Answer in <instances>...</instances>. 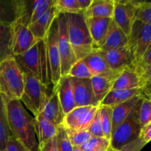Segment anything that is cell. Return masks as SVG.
I'll list each match as a JSON object with an SVG mask.
<instances>
[{"label": "cell", "mask_w": 151, "mask_h": 151, "mask_svg": "<svg viewBox=\"0 0 151 151\" xmlns=\"http://www.w3.org/2000/svg\"><path fill=\"white\" fill-rule=\"evenodd\" d=\"M100 52L111 70L118 74L128 67L134 60V55L127 46L107 51L100 50Z\"/></svg>", "instance_id": "16"}, {"label": "cell", "mask_w": 151, "mask_h": 151, "mask_svg": "<svg viewBox=\"0 0 151 151\" xmlns=\"http://www.w3.org/2000/svg\"><path fill=\"white\" fill-rule=\"evenodd\" d=\"M6 151H31L28 150L27 147L22 144H21L18 140H16L14 137L12 136L8 139L7 145V149Z\"/></svg>", "instance_id": "41"}, {"label": "cell", "mask_w": 151, "mask_h": 151, "mask_svg": "<svg viewBox=\"0 0 151 151\" xmlns=\"http://www.w3.org/2000/svg\"><path fill=\"white\" fill-rule=\"evenodd\" d=\"M103 149H98V148H91V149H86V150H83V151H106Z\"/></svg>", "instance_id": "44"}, {"label": "cell", "mask_w": 151, "mask_h": 151, "mask_svg": "<svg viewBox=\"0 0 151 151\" xmlns=\"http://www.w3.org/2000/svg\"><path fill=\"white\" fill-rule=\"evenodd\" d=\"M24 77L13 58L0 63V94L10 100H20Z\"/></svg>", "instance_id": "3"}, {"label": "cell", "mask_w": 151, "mask_h": 151, "mask_svg": "<svg viewBox=\"0 0 151 151\" xmlns=\"http://www.w3.org/2000/svg\"><path fill=\"white\" fill-rule=\"evenodd\" d=\"M58 47L60 61V75L66 76L69 74L71 67L77 61L73 52L66 30V20L65 14L60 13L58 15Z\"/></svg>", "instance_id": "9"}, {"label": "cell", "mask_w": 151, "mask_h": 151, "mask_svg": "<svg viewBox=\"0 0 151 151\" xmlns=\"http://www.w3.org/2000/svg\"><path fill=\"white\" fill-rule=\"evenodd\" d=\"M86 23L92 40L94 49H99L106 39L109 24L111 21L110 18H85Z\"/></svg>", "instance_id": "17"}, {"label": "cell", "mask_w": 151, "mask_h": 151, "mask_svg": "<svg viewBox=\"0 0 151 151\" xmlns=\"http://www.w3.org/2000/svg\"><path fill=\"white\" fill-rule=\"evenodd\" d=\"M127 47L134 55V59L141 58L151 47V24L134 21L128 35Z\"/></svg>", "instance_id": "8"}, {"label": "cell", "mask_w": 151, "mask_h": 151, "mask_svg": "<svg viewBox=\"0 0 151 151\" xmlns=\"http://www.w3.org/2000/svg\"><path fill=\"white\" fill-rule=\"evenodd\" d=\"M24 77V90L20 101L33 114L34 117L39 114L43 91L47 85L43 84L29 71L22 69Z\"/></svg>", "instance_id": "7"}, {"label": "cell", "mask_w": 151, "mask_h": 151, "mask_svg": "<svg viewBox=\"0 0 151 151\" xmlns=\"http://www.w3.org/2000/svg\"><path fill=\"white\" fill-rule=\"evenodd\" d=\"M143 88L144 84L139 77L129 67H126L118 75L114 83L112 89L129 90L140 88L142 91Z\"/></svg>", "instance_id": "23"}, {"label": "cell", "mask_w": 151, "mask_h": 151, "mask_svg": "<svg viewBox=\"0 0 151 151\" xmlns=\"http://www.w3.org/2000/svg\"><path fill=\"white\" fill-rule=\"evenodd\" d=\"M12 27V52L13 57L24 54L39 41L33 36L27 27L17 22H15Z\"/></svg>", "instance_id": "14"}, {"label": "cell", "mask_w": 151, "mask_h": 151, "mask_svg": "<svg viewBox=\"0 0 151 151\" xmlns=\"http://www.w3.org/2000/svg\"><path fill=\"white\" fill-rule=\"evenodd\" d=\"M119 74H112L109 75H98L91 78L94 94L98 103H101L106 96L111 91L114 83Z\"/></svg>", "instance_id": "22"}, {"label": "cell", "mask_w": 151, "mask_h": 151, "mask_svg": "<svg viewBox=\"0 0 151 151\" xmlns=\"http://www.w3.org/2000/svg\"><path fill=\"white\" fill-rule=\"evenodd\" d=\"M106 151H116V150H114V149L113 147H111V146H110V147H109V148H108L107 150H106Z\"/></svg>", "instance_id": "46"}, {"label": "cell", "mask_w": 151, "mask_h": 151, "mask_svg": "<svg viewBox=\"0 0 151 151\" xmlns=\"http://www.w3.org/2000/svg\"><path fill=\"white\" fill-rule=\"evenodd\" d=\"M67 137L73 147H80L87 141L91 135L88 131H66Z\"/></svg>", "instance_id": "38"}, {"label": "cell", "mask_w": 151, "mask_h": 151, "mask_svg": "<svg viewBox=\"0 0 151 151\" xmlns=\"http://www.w3.org/2000/svg\"><path fill=\"white\" fill-rule=\"evenodd\" d=\"M67 76L79 79H91L93 77L83 60H77L71 67Z\"/></svg>", "instance_id": "35"}, {"label": "cell", "mask_w": 151, "mask_h": 151, "mask_svg": "<svg viewBox=\"0 0 151 151\" xmlns=\"http://www.w3.org/2000/svg\"><path fill=\"white\" fill-rule=\"evenodd\" d=\"M134 19L135 21L151 24V3L137 1L134 12Z\"/></svg>", "instance_id": "33"}, {"label": "cell", "mask_w": 151, "mask_h": 151, "mask_svg": "<svg viewBox=\"0 0 151 151\" xmlns=\"http://www.w3.org/2000/svg\"><path fill=\"white\" fill-rule=\"evenodd\" d=\"M141 97L142 95L135 96L112 108V133L126 119Z\"/></svg>", "instance_id": "24"}, {"label": "cell", "mask_w": 151, "mask_h": 151, "mask_svg": "<svg viewBox=\"0 0 151 151\" xmlns=\"http://www.w3.org/2000/svg\"><path fill=\"white\" fill-rule=\"evenodd\" d=\"M20 70L29 71L43 84L49 85L47 75L45 45L44 40L38 41L26 52L13 57Z\"/></svg>", "instance_id": "4"}, {"label": "cell", "mask_w": 151, "mask_h": 151, "mask_svg": "<svg viewBox=\"0 0 151 151\" xmlns=\"http://www.w3.org/2000/svg\"><path fill=\"white\" fill-rule=\"evenodd\" d=\"M99 106L76 107L64 115L61 125L68 131H88Z\"/></svg>", "instance_id": "10"}, {"label": "cell", "mask_w": 151, "mask_h": 151, "mask_svg": "<svg viewBox=\"0 0 151 151\" xmlns=\"http://www.w3.org/2000/svg\"><path fill=\"white\" fill-rule=\"evenodd\" d=\"M82 60L93 76L118 74L111 70L100 50L97 49H94L91 52Z\"/></svg>", "instance_id": "19"}, {"label": "cell", "mask_w": 151, "mask_h": 151, "mask_svg": "<svg viewBox=\"0 0 151 151\" xmlns=\"http://www.w3.org/2000/svg\"><path fill=\"white\" fill-rule=\"evenodd\" d=\"M116 151H117V150H116Z\"/></svg>", "instance_id": "47"}, {"label": "cell", "mask_w": 151, "mask_h": 151, "mask_svg": "<svg viewBox=\"0 0 151 151\" xmlns=\"http://www.w3.org/2000/svg\"><path fill=\"white\" fill-rule=\"evenodd\" d=\"M88 131L90 133L91 137H104L102 129L101 122H100V113H99V109L96 113L92 122L90 124L89 127L88 128Z\"/></svg>", "instance_id": "39"}, {"label": "cell", "mask_w": 151, "mask_h": 151, "mask_svg": "<svg viewBox=\"0 0 151 151\" xmlns=\"http://www.w3.org/2000/svg\"><path fill=\"white\" fill-rule=\"evenodd\" d=\"M136 0H114L112 21L128 36L134 22Z\"/></svg>", "instance_id": "12"}, {"label": "cell", "mask_w": 151, "mask_h": 151, "mask_svg": "<svg viewBox=\"0 0 151 151\" xmlns=\"http://www.w3.org/2000/svg\"><path fill=\"white\" fill-rule=\"evenodd\" d=\"M11 132L8 126L4 99L0 94V151H6L7 145Z\"/></svg>", "instance_id": "30"}, {"label": "cell", "mask_w": 151, "mask_h": 151, "mask_svg": "<svg viewBox=\"0 0 151 151\" xmlns=\"http://www.w3.org/2000/svg\"><path fill=\"white\" fill-rule=\"evenodd\" d=\"M2 97L12 136L28 150L39 151V145L35 133L34 118L27 111L20 100H10L4 96Z\"/></svg>", "instance_id": "1"}, {"label": "cell", "mask_w": 151, "mask_h": 151, "mask_svg": "<svg viewBox=\"0 0 151 151\" xmlns=\"http://www.w3.org/2000/svg\"><path fill=\"white\" fill-rule=\"evenodd\" d=\"M53 90L57 93L64 115L76 108L69 76L61 77L55 86L53 87Z\"/></svg>", "instance_id": "18"}, {"label": "cell", "mask_w": 151, "mask_h": 151, "mask_svg": "<svg viewBox=\"0 0 151 151\" xmlns=\"http://www.w3.org/2000/svg\"><path fill=\"white\" fill-rule=\"evenodd\" d=\"M139 101L126 119L111 134V147L114 150H119L123 146L137 138L139 134L141 125L138 117Z\"/></svg>", "instance_id": "6"}, {"label": "cell", "mask_w": 151, "mask_h": 151, "mask_svg": "<svg viewBox=\"0 0 151 151\" xmlns=\"http://www.w3.org/2000/svg\"><path fill=\"white\" fill-rule=\"evenodd\" d=\"M137 95H142L140 88L129 90L112 89L100 103V106H106L113 108Z\"/></svg>", "instance_id": "27"}, {"label": "cell", "mask_w": 151, "mask_h": 151, "mask_svg": "<svg viewBox=\"0 0 151 151\" xmlns=\"http://www.w3.org/2000/svg\"><path fill=\"white\" fill-rule=\"evenodd\" d=\"M39 151H58V150L57 138L56 136L47 140L39 145Z\"/></svg>", "instance_id": "42"}, {"label": "cell", "mask_w": 151, "mask_h": 151, "mask_svg": "<svg viewBox=\"0 0 151 151\" xmlns=\"http://www.w3.org/2000/svg\"><path fill=\"white\" fill-rule=\"evenodd\" d=\"M68 38L77 60H82L94 50L83 13L65 14Z\"/></svg>", "instance_id": "2"}, {"label": "cell", "mask_w": 151, "mask_h": 151, "mask_svg": "<svg viewBox=\"0 0 151 151\" xmlns=\"http://www.w3.org/2000/svg\"><path fill=\"white\" fill-rule=\"evenodd\" d=\"M72 151H83V150L80 147H73Z\"/></svg>", "instance_id": "45"}, {"label": "cell", "mask_w": 151, "mask_h": 151, "mask_svg": "<svg viewBox=\"0 0 151 151\" xmlns=\"http://www.w3.org/2000/svg\"><path fill=\"white\" fill-rule=\"evenodd\" d=\"M114 0H93L90 7L83 13L84 18L112 19Z\"/></svg>", "instance_id": "26"}, {"label": "cell", "mask_w": 151, "mask_h": 151, "mask_svg": "<svg viewBox=\"0 0 151 151\" xmlns=\"http://www.w3.org/2000/svg\"><path fill=\"white\" fill-rule=\"evenodd\" d=\"M69 79L76 107L100 106L94 94L91 79H79L70 77Z\"/></svg>", "instance_id": "13"}, {"label": "cell", "mask_w": 151, "mask_h": 151, "mask_svg": "<svg viewBox=\"0 0 151 151\" xmlns=\"http://www.w3.org/2000/svg\"><path fill=\"white\" fill-rule=\"evenodd\" d=\"M127 43H128V36L111 19L108 29L104 44L97 50L107 51L113 49L126 47Z\"/></svg>", "instance_id": "20"}, {"label": "cell", "mask_w": 151, "mask_h": 151, "mask_svg": "<svg viewBox=\"0 0 151 151\" xmlns=\"http://www.w3.org/2000/svg\"><path fill=\"white\" fill-rule=\"evenodd\" d=\"M147 144V142L143 139L139 135L134 139L131 142L128 143L117 151H141L142 149Z\"/></svg>", "instance_id": "40"}, {"label": "cell", "mask_w": 151, "mask_h": 151, "mask_svg": "<svg viewBox=\"0 0 151 151\" xmlns=\"http://www.w3.org/2000/svg\"><path fill=\"white\" fill-rule=\"evenodd\" d=\"M57 16L58 14L53 4L52 7H50L41 18L28 27L33 36L38 41H41L45 38L53 20Z\"/></svg>", "instance_id": "21"}, {"label": "cell", "mask_w": 151, "mask_h": 151, "mask_svg": "<svg viewBox=\"0 0 151 151\" xmlns=\"http://www.w3.org/2000/svg\"><path fill=\"white\" fill-rule=\"evenodd\" d=\"M99 113L103 136L106 139L111 140L112 133V108L106 106H100Z\"/></svg>", "instance_id": "31"}, {"label": "cell", "mask_w": 151, "mask_h": 151, "mask_svg": "<svg viewBox=\"0 0 151 151\" xmlns=\"http://www.w3.org/2000/svg\"><path fill=\"white\" fill-rule=\"evenodd\" d=\"M92 1L93 0H78V2L80 6V8L81 9L83 13L90 7V5L91 4Z\"/></svg>", "instance_id": "43"}, {"label": "cell", "mask_w": 151, "mask_h": 151, "mask_svg": "<svg viewBox=\"0 0 151 151\" xmlns=\"http://www.w3.org/2000/svg\"><path fill=\"white\" fill-rule=\"evenodd\" d=\"M34 126L39 145L56 136L57 126L43 117L41 114L34 117Z\"/></svg>", "instance_id": "25"}, {"label": "cell", "mask_w": 151, "mask_h": 151, "mask_svg": "<svg viewBox=\"0 0 151 151\" xmlns=\"http://www.w3.org/2000/svg\"><path fill=\"white\" fill-rule=\"evenodd\" d=\"M111 146L110 140L107 139L105 137H91L86 142L80 146L83 150L91 148H98L103 150H107Z\"/></svg>", "instance_id": "36"}, {"label": "cell", "mask_w": 151, "mask_h": 151, "mask_svg": "<svg viewBox=\"0 0 151 151\" xmlns=\"http://www.w3.org/2000/svg\"><path fill=\"white\" fill-rule=\"evenodd\" d=\"M58 18L56 17L53 20L45 38L43 39L45 45L47 81L49 85L52 84L53 87L55 86L61 78L60 55L58 47Z\"/></svg>", "instance_id": "5"}, {"label": "cell", "mask_w": 151, "mask_h": 151, "mask_svg": "<svg viewBox=\"0 0 151 151\" xmlns=\"http://www.w3.org/2000/svg\"><path fill=\"white\" fill-rule=\"evenodd\" d=\"M16 19V0H0V25L11 26Z\"/></svg>", "instance_id": "29"}, {"label": "cell", "mask_w": 151, "mask_h": 151, "mask_svg": "<svg viewBox=\"0 0 151 151\" xmlns=\"http://www.w3.org/2000/svg\"><path fill=\"white\" fill-rule=\"evenodd\" d=\"M54 7L57 14H80L83 11L80 8L78 0H55Z\"/></svg>", "instance_id": "32"}, {"label": "cell", "mask_w": 151, "mask_h": 151, "mask_svg": "<svg viewBox=\"0 0 151 151\" xmlns=\"http://www.w3.org/2000/svg\"><path fill=\"white\" fill-rule=\"evenodd\" d=\"M12 25H0V63L7 59L13 58L12 52Z\"/></svg>", "instance_id": "28"}, {"label": "cell", "mask_w": 151, "mask_h": 151, "mask_svg": "<svg viewBox=\"0 0 151 151\" xmlns=\"http://www.w3.org/2000/svg\"><path fill=\"white\" fill-rule=\"evenodd\" d=\"M39 114L54 124L55 126L58 127L62 124L64 114L57 93L53 90L52 84L47 85L44 88Z\"/></svg>", "instance_id": "11"}, {"label": "cell", "mask_w": 151, "mask_h": 151, "mask_svg": "<svg viewBox=\"0 0 151 151\" xmlns=\"http://www.w3.org/2000/svg\"><path fill=\"white\" fill-rule=\"evenodd\" d=\"M57 138L58 150V151H72L73 146L71 144L66 134V130L61 125L57 127Z\"/></svg>", "instance_id": "37"}, {"label": "cell", "mask_w": 151, "mask_h": 151, "mask_svg": "<svg viewBox=\"0 0 151 151\" xmlns=\"http://www.w3.org/2000/svg\"><path fill=\"white\" fill-rule=\"evenodd\" d=\"M138 117L142 127L151 122V104L150 100L141 97L138 105Z\"/></svg>", "instance_id": "34"}, {"label": "cell", "mask_w": 151, "mask_h": 151, "mask_svg": "<svg viewBox=\"0 0 151 151\" xmlns=\"http://www.w3.org/2000/svg\"><path fill=\"white\" fill-rule=\"evenodd\" d=\"M151 47L147 49L141 58L134 59L128 67L134 71L144 84L142 89V97L150 100L151 85Z\"/></svg>", "instance_id": "15"}]
</instances>
